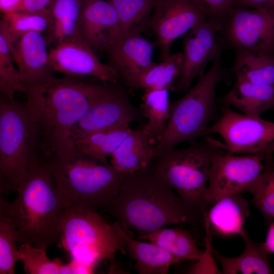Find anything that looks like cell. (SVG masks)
<instances>
[{
  "label": "cell",
  "mask_w": 274,
  "mask_h": 274,
  "mask_svg": "<svg viewBox=\"0 0 274 274\" xmlns=\"http://www.w3.org/2000/svg\"><path fill=\"white\" fill-rule=\"evenodd\" d=\"M155 144L141 125L132 129L111 155L110 163L117 170L127 175L147 169L155 156Z\"/></svg>",
  "instance_id": "d6986e66"
},
{
  "label": "cell",
  "mask_w": 274,
  "mask_h": 274,
  "mask_svg": "<svg viewBox=\"0 0 274 274\" xmlns=\"http://www.w3.org/2000/svg\"><path fill=\"white\" fill-rule=\"evenodd\" d=\"M263 153L265 155H272L274 153V141L269 144L265 149Z\"/></svg>",
  "instance_id": "b9f144b4"
},
{
  "label": "cell",
  "mask_w": 274,
  "mask_h": 274,
  "mask_svg": "<svg viewBox=\"0 0 274 274\" xmlns=\"http://www.w3.org/2000/svg\"><path fill=\"white\" fill-rule=\"evenodd\" d=\"M220 30L234 49L274 53V4L259 8L232 7Z\"/></svg>",
  "instance_id": "8fae6325"
},
{
  "label": "cell",
  "mask_w": 274,
  "mask_h": 274,
  "mask_svg": "<svg viewBox=\"0 0 274 274\" xmlns=\"http://www.w3.org/2000/svg\"><path fill=\"white\" fill-rule=\"evenodd\" d=\"M268 225L265 241L262 245L265 251L270 254L274 253V217Z\"/></svg>",
  "instance_id": "60d3db41"
},
{
  "label": "cell",
  "mask_w": 274,
  "mask_h": 274,
  "mask_svg": "<svg viewBox=\"0 0 274 274\" xmlns=\"http://www.w3.org/2000/svg\"><path fill=\"white\" fill-rule=\"evenodd\" d=\"M248 202L240 194L221 198L203 212L204 223L210 231L222 236L245 233L244 224L250 214Z\"/></svg>",
  "instance_id": "44dd1931"
},
{
  "label": "cell",
  "mask_w": 274,
  "mask_h": 274,
  "mask_svg": "<svg viewBox=\"0 0 274 274\" xmlns=\"http://www.w3.org/2000/svg\"><path fill=\"white\" fill-rule=\"evenodd\" d=\"M16 192L12 202L1 197L0 218L15 227L18 243L47 248L58 241L67 208L44 161L29 170Z\"/></svg>",
  "instance_id": "3957f363"
},
{
  "label": "cell",
  "mask_w": 274,
  "mask_h": 274,
  "mask_svg": "<svg viewBox=\"0 0 274 274\" xmlns=\"http://www.w3.org/2000/svg\"><path fill=\"white\" fill-rule=\"evenodd\" d=\"M155 46V43L144 37L140 31L120 36L107 51L109 64L126 86L138 88L142 75L154 63L152 55Z\"/></svg>",
  "instance_id": "2e32d148"
},
{
  "label": "cell",
  "mask_w": 274,
  "mask_h": 274,
  "mask_svg": "<svg viewBox=\"0 0 274 274\" xmlns=\"http://www.w3.org/2000/svg\"><path fill=\"white\" fill-rule=\"evenodd\" d=\"M234 50L232 69L237 79L258 84H274V53Z\"/></svg>",
  "instance_id": "cb8c5ba5"
},
{
  "label": "cell",
  "mask_w": 274,
  "mask_h": 274,
  "mask_svg": "<svg viewBox=\"0 0 274 274\" xmlns=\"http://www.w3.org/2000/svg\"><path fill=\"white\" fill-rule=\"evenodd\" d=\"M59 239L72 260L93 269L101 260L114 263L118 251L126 253L124 243L113 224L108 223L97 211L89 209H66Z\"/></svg>",
  "instance_id": "ba28073f"
},
{
  "label": "cell",
  "mask_w": 274,
  "mask_h": 274,
  "mask_svg": "<svg viewBox=\"0 0 274 274\" xmlns=\"http://www.w3.org/2000/svg\"><path fill=\"white\" fill-rule=\"evenodd\" d=\"M149 23L161 60L168 57L173 43L208 18L204 9L190 0H155Z\"/></svg>",
  "instance_id": "7c38bea8"
},
{
  "label": "cell",
  "mask_w": 274,
  "mask_h": 274,
  "mask_svg": "<svg viewBox=\"0 0 274 274\" xmlns=\"http://www.w3.org/2000/svg\"><path fill=\"white\" fill-rule=\"evenodd\" d=\"M211 138L157 153L151 167L165 183L183 199L205 211L211 167L221 150Z\"/></svg>",
  "instance_id": "52a82bcc"
},
{
  "label": "cell",
  "mask_w": 274,
  "mask_h": 274,
  "mask_svg": "<svg viewBox=\"0 0 274 274\" xmlns=\"http://www.w3.org/2000/svg\"><path fill=\"white\" fill-rule=\"evenodd\" d=\"M78 27L83 39L94 50L107 51L119 33L117 13L107 0H82Z\"/></svg>",
  "instance_id": "ac0fdd59"
},
{
  "label": "cell",
  "mask_w": 274,
  "mask_h": 274,
  "mask_svg": "<svg viewBox=\"0 0 274 274\" xmlns=\"http://www.w3.org/2000/svg\"><path fill=\"white\" fill-rule=\"evenodd\" d=\"M18 235L15 227L0 218V273L13 274L19 260Z\"/></svg>",
  "instance_id": "e575fe53"
},
{
  "label": "cell",
  "mask_w": 274,
  "mask_h": 274,
  "mask_svg": "<svg viewBox=\"0 0 274 274\" xmlns=\"http://www.w3.org/2000/svg\"><path fill=\"white\" fill-rule=\"evenodd\" d=\"M224 76L221 56L179 99L170 103L164 133L155 144L156 154L182 143H194L204 135L215 110L216 89Z\"/></svg>",
  "instance_id": "8992f818"
},
{
  "label": "cell",
  "mask_w": 274,
  "mask_h": 274,
  "mask_svg": "<svg viewBox=\"0 0 274 274\" xmlns=\"http://www.w3.org/2000/svg\"><path fill=\"white\" fill-rule=\"evenodd\" d=\"M49 25V13L13 12L4 14L0 22V32L4 35L10 50L24 33L30 31L42 33L48 29Z\"/></svg>",
  "instance_id": "f546056e"
},
{
  "label": "cell",
  "mask_w": 274,
  "mask_h": 274,
  "mask_svg": "<svg viewBox=\"0 0 274 274\" xmlns=\"http://www.w3.org/2000/svg\"><path fill=\"white\" fill-rule=\"evenodd\" d=\"M221 100L225 106L235 108L243 114L260 117L274 109V84H258L236 79Z\"/></svg>",
  "instance_id": "7402d4cb"
},
{
  "label": "cell",
  "mask_w": 274,
  "mask_h": 274,
  "mask_svg": "<svg viewBox=\"0 0 274 274\" xmlns=\"http://www.w3.org/2000/svg\"><path fill=\"white\" fill-rule=\"evenodd\" d=\"M103 209L125 229H134L138 238L169 225L204 228V211L175 193L151 165L128 175Z\"/></svg>",
  "instance_id": "6da1fadb"
},
{
  "label": "cell",
  "mask_w": 274,
  "mask_h": 274,
  "mask_svg": "<svg viewBox=\"0 0 274 274\" xmlns=\"http://www.w3.org/2000/svg\"><path fill=\"white\" fill-rule=\"evenodd\" d=\"M24 0H0L1 11L5 14L22 11Z\"/></svg>",
  "instance_id": "ab89813d"
},
{
  "label": "cell",
  "mask_w": 274,
  "mask_h": 274,
  "mask_svg": "<svg viewBox=\"0 0 274 274\" xmlns=\"http://www.w3.org/2000/svg\"><path fill=\"white\" fill-rule=\"evenodd\" d=\"M113 225L123 241L126 252L135 261L134 268L139 274H166L170 266L184 261L152 243L133 238L118 221Z\"/></svg>",
  "instance_id": "ffe728a7"
},
{
  "label": "cell",
  "mask_w": 274,
  "mask_h": 274,
  "mask_svg": "<svg viewBox=\"0 0 274 274\" xmlns=\"http://www.w3.org/2000/svg\"><path fill=\"white\" fill-rule=\"evenodd\" d=\"M206 232V249L201 257L188 269L189 273H222L214 258L213 248L211 244V231L208 225H204Z\"/></svg>",
  "instance_id": "d590c367"
},
{
  "label": "cell",
  "mask_w": 274,
  "mask_h": 274,
  "mask_svg": "<svg viewBox=\"0 0 274 274\" xmlns=\"http://www.w3.org/2000/svg\"><path fill=\"white\" fill-rule=\"evenodd\" d=\"M44 163L67 208H105L117 195L128 175L107 160L86 156L73 146L60 156L47 157Z\"/></svg>",
  "instance_id": "277c9868"
},
{
  "label": "cell",
  "mask_w": 274,
  "mask_h": 274,
  "mask_svg": "<svg viewBox=\"0 0 274 274\" xmlns=\"http://www.w3.org/2000/svg\"><path fill=\"white\" fill-rule=\"evenodd\" d=\"M143 117L140 108L131 102L128 94L120 83L108 97L89 108L73 125L70 140L76 141L96 131L129 124Z\"/></svg>",
  "instance_id": "9a60e30c"
},
{
  "label": "cell",
  "mask_w": 274,
  "mask_h": 274,
  "mask_svg": "<svg viewBox=\"0 0 274 274\" xmlns=\"http://www.w3.org/2000/svg\"><path fill=\"white\" fill-rule=\"evenodd\" d=\"M131 130L129 124H125L98 130L76 141L73 147L86 156L107 160Z\"/></svg>",
  "instance_id": "484cf974"
},
{
  "label": "cell",
  "mask_w": 274,
  "mask_h": 274,
  "mask_svg": "<svg viewBox=\"0 0 274 274\" xmlns=\"http://www.w3.org/2000/svg\"><path fill=\"white\" fill-rule=\"evenodd\" d=\"M274 4V0H233V7L259 8Z\"/></svg>",
  "instance_id": "f35d334b"
},
{
  "label": "cell",
  "mask_w": 274,
  "mask_h": 274,
  "mask_svg": "<svg viewBox=\"0 0 274 274\" xmlns=\"http://www.w3.org/2000/svg\"><path fill=\"white\" fill-rule=\"evenodd\" d=\"M107 1L113 6L118 14V37L132 31H141L143 25L149 22L155 0Z\"/></svg>",
  "instance_id": "4dcf8cb0"
},
{
  "label": "cell",
  "mask_w": 274,
  "mask_h": 274,
  "mask_svg": "<svg viewBox=\"0 0 274 274\" xmlns=\"http://www.w3.org/2000/svg\"><path fill=\"white\" fill-rule=\"evenodd\" d=\"M40 128L25 104L0 98V190L16 191L32 168L43 161Z\"/></svg>",
  "instance_id": "5b68a950"
},
{
  "label": "cell",
  "mask_w": 274,
  "mask_h": 274,
  "mask_svg": "<svg viewBox=\"0 0 274 274\" xmlns=\"http://www.w3.org/2000/svg\"><path fill=\"white\" fill-rule=\"evenodd\" d=\"M182 53L170 54L159 63L154 62L141 77L138 88L145 90H175L182 66Z\"/></svg>",
  "instance_id": "f1b7e54d"
},
{
  "label": "cell",
  "mask_w": 274,
  "mask_h": 274,
  "mask_svg": "<svg viewBox=\"0 0 274 274\" xmlns=\"http://www.w3.org/2000/svg\"><path fill=\"white\" fill-rule=\"evenodd\" d=\"M265 158L263 153L236 156L220 150L211 167L205 195L208 208L221 198L247 191L262 173Z\"/></svg>",
  "instance_id": "30bf717a"
},
{
  "label": "cell",
  "mask_w": 274,
  "mask_h": 274,
  "mask_svg": "<svg viewBox=\"0 0 274 274\" xmlns=\"http://www.w3.org/2000/svg\"><path fill=\"white\" fill-rule=\"evenodd\" d=\"M272 155L265 156L266 164L258 179L247 189L252 202L269 223L274 217V165Z\"/></svg>",
  "instance_id": "1f68e13d"
},
{
  "label": "cell",
  "mask_w": 274,
  "mask_h": 274,
  "mask_svg": "<svg viewBox=\"0 0 274 274\" xmlns=\"http://www.w3.org/2000/svg\"><path fill=\"white\" fill-rule=\"evenodd\" d=\"M41 33H24L10 50L24 86L46 84L56 79L49 60L48 42Z\"/></svg>",
  "instance_id": "e0dca14e"
},
{
  "label": "cell",
  "mask_w": 274,
  "mask_h": 274,
  "mask_svg": "<svg viewBox=\"0 0 274 274\" xmlns=\"http://www.w3.org/2000/svg\"><path fill=\"white\" fill-rule=\"evenodd\" d=\"M140 109L147 121L144 126L156 143L163 136L170 114L169 90H145Z\"/></svg>",
  "instance_id": "83f0119b"
},
{
  "label": "cell",
  "mask_w": 274,
  "mask_h": 274,
  "mask_svg": "<svg viewBox=\"0 0 274 274\" xmlns=\"http://www.w3.org/2000/svg\"><path fill=\"white\" fill-rule=\"evenodd\" d=\"M49 56L53 70L66 76L91 77L108 83H116L120 80L115 70L99 60L80 33L56 45L49 51Z\"/></svg>",
  "instance_id": "4fadbf2b"
},
{
  "label": "cell",
  "mask_w": 274,
  "mask_h": 274,
  "mask_svg": "<svg viewBox=\"0 0 274 274\" xmlns=\"http://www.w3.org/2000/svg\"><path fill=\"white\" fill-rule=\"evenodd\" d=\"M242 237L245 242V249L236 257H226L213 249L214 256L221 266L222 273H273L269 260V254L265 251L262 243L253 241L246 230Z\"/></svg>",
  "instance_id": "603a6c76"
},
{
  "label": "cell",
  "mask_w": 274,
  "mask_h": 274,
  "mask_svg": "<svg viewBox=\"0 0 274 274\" xmlns=\"http://www.w3.org/2000/svg\"><path fill=\"white\" fill-rule=\"evenodd\" d=\"M45 247L22 244L19 247V260L23 264L26 273L29 274H60L63 262L57 258L51 260Z\"/></svg>",
  "instance_id": "d6a6232c"
},
{
  "label": "cell",
  "mask_w": 274,
  "mask_h": 274,
  "mask_svg": "<svg viewBox=\"0 0 274 274\" xmlns=\"http://www.w3.org/2000/svg\"><path fill=\"white\" fill-rule=\"evenodd\" d=\"M118 84H94L66 76L48 83L25 86V106L40 126L43 155L60 156L72 147L70 132L73 125Z\"/></svg>",
  "instance_id": "7a4b0ae2"
},
{
  "label": "cell",
  "mask_w": 274,
  "mask_h": 274,
  "mask_svg": "<svg viewBox=\"0 0 274 274\" xmlns=\"http://www.w3.org/2000/svg\"><path fill=\"white\" fill-rule=\"evenodd\" d=\"M192 2H194L197 4H198V5H200L201 7H202V3H201V0H190Z\"/></svg>",
  "instance_id": "7bdbcfd3"
},
{
  "label": "cell",
  "mask_w": 274,
  "mask_h": 274,
  "mask_svg": "<svg viewBox=\"0 0 274 274\" xmlns=\"http://www.w3.org/2000/svg\"><path fill=\"white\" fill-rule=\"evenodd\" d=\"M221 25L208 18L183 36L182 66L175 90L183 93L192 81L203 74L207 64L221 56L217 33Z\"/></svg>",
  "instance_id": "5bb4252c"
},
{
  "label": "cell",
  "mask_w": 274,
  "mask_h": 274,
  "mask_svg": "<svg viewBox=\"0 0 274 274\" xmlns=\"http://www.w3.org/2000/svg\"><path fill=\"white\" fill-rule=\"evenodd\" d=\"M147 239L184 260H198L204 250L196 245L191 232L182 227H162L138 238Z\"/></svg>",
  "instance_id": "d4e9b609"
},
{
  "label": "cell",
  "mask_w": 274,
  "mask_h": 274,
  "mask_svg": "<svg viewBox=\"0 0 274 274\" xmlns=\"http://www.w3.org/2000/svg\"><path fill=\"white\" fill-rule=\"evenodd\" d=\"M12 55L4 35L0 32V91L9 99H14L17 91L25 92L19 72L12 61Z\"/></svg>",
  "instance_id": "836d02e7"
},
{
  "label": "cell",
  "mask_w": 274,
  "mask_h": 274,
  "mask_svg": "<svg viewBox=\"0 0 274 274\" xmlns=\"http://www.w3.org/2000/svg\"><path fill=\"white\" fill-rule=\"evenodd\" d=\"M53 0H24L22 11L31 13H47Z\"/></svg>",
  "instance_id": "74e56055"
},
{
  "label": "cell",
  "mask_w": 274,
  "mask_h": 274,
  "mask_svg": "<svg viewBox=\"0 0 274 274\" xmlns=\"http://www.w3.org/2000/svg\"><path fill=\"white\" fill-rule=\"evenodd\" d=\"M233 0H201L208 18L221 25L233 7Z\"/></svg>",
  "instance_id": "8d00e7d4"
},
{
  "label": "cell",
  "mask_w": 274,
  "mask_h": 274,
  "mask_svg": "<svg viewBox=\"0 0 274 274\" xmlns=\"http://www.w3.org/2000/svg\"><path fill=\"white\" fill-rule=\"evenodd\" d=\"M82 0H53L49 8L48 43L55 45L79 34L78 27Z\"/></svg>",
  "instance_id": "4316f807"
},
{
  "label": "cell",
  "mask_w": 274,
  "mask_h": 274,
  "mask_svg": "<svg viewBox=\"0 0 274 274\" xmlns=\"http://www.w3.org/2000/svg\"><path fill=\"white\" fill-rule=\"evenodd\" d=\"M219 135L224 143L215 142L221 149L231 153H263L274 141V122L260 117L234 112L225 106L219 119L209 126L205 134Z\"/></svg>",
  "instance_id": "9c48e42d"
}]
</instances>
